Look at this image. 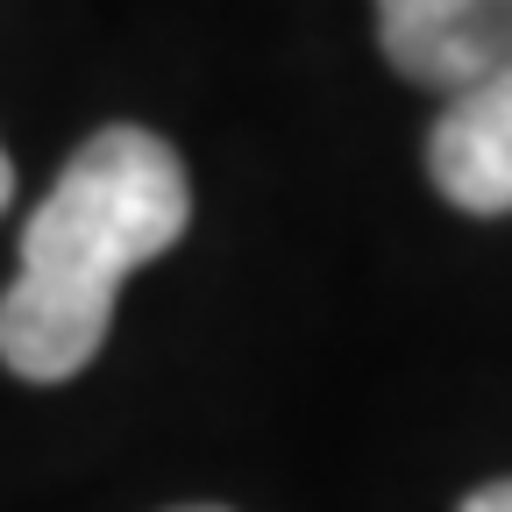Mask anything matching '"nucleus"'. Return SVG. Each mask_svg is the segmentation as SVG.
I'll list each match as a JSON object with an SVG mask.
<instances>
[{
    "instance_id": "f257e3e1",
    "label": "nucleus",
    "mask_w": 512,
    "mask_h": 512,
    "mask_svg": "<svg viewBox=\"0 0 512 512\" xmlns=\"http://www.w3.org/2000/svg\"><path fill=\"white\" fill-rule=\"evenodd\" d=\"M192 228L185 164L150 128H100L57 171L22 228V271L0 299V363L29 384L79 377L107 328L128 271H143Z\"/></svg>"
},
{
    "instance_id": "f03ea898",
    "label": "nucleus",
    "mask_w": 512,
    "mask_h": 512,
    "mask_svg": "<svg viewBox=\"0 0 512 512\" xmlns=\"http://www.w3.org/2000/svg\"><path fill=\"white\" fill-rule=\"evenodd\" d=\"M392 72L427 93H463L512 57V0H377Z\"/></svg>"
},
{
    "instance_id": "7ed1b4c3",
    "label": "nucleus",
    "mask_w": 512,
    "mask_h": 512,
    "mask_svg": "<svg viewBox=\"0 0 512 512\" xmlns=\"http://www.w3.org/2000/svg\"><path fill=\"white\" fill-rule=\"evenodd\" d=\"M427 178L463 214H512V57L448 93L427 128Z\"/></svg>"
},
{
    "instance_id": "20e7f679",
    "label": "nucleus",
    "mask_w": 512,
    "mask_h": 512,
    "mask_svg": "<svg viewBox=\"0 0 512 512\" xmlns=\"http://www.w3.org/2000/svg\"><path fill=\"white\" fill-rule=\"evenodd\" d=\"M463 512H512V477H505V484H484V491H470V498H463Z\"/></svg>"
},
{
    "instance_id": "39448f33",
    "label": "nucleus",
    "mask_w": 512,
    "mask_h": 512,
    "mask_svg": "<svg viewBox=\"0 0 512 512\" xmlns=\"http://www.w3.org/2000/svg\"><path fill=\"white\" fill-rule=\"evenodd\" d=\"M8 200H15V164H8V150H0V214H8Z\"/></svg>"
},
{
    "instance_id": "423d86ee",
    "label": "nucleus",
    "mask_w": 512,
    "mask_h": 512,
    "mask_svg": "<svg viewBox=\"0 0 512 512\" xmlns=\"http://www.w3.org/2000/svg\"><path fill=\"white\" fill-rule=\"evenodd\" d=\"M178 512H228V505H178Z\"/></svg>"
}]
</instances>
